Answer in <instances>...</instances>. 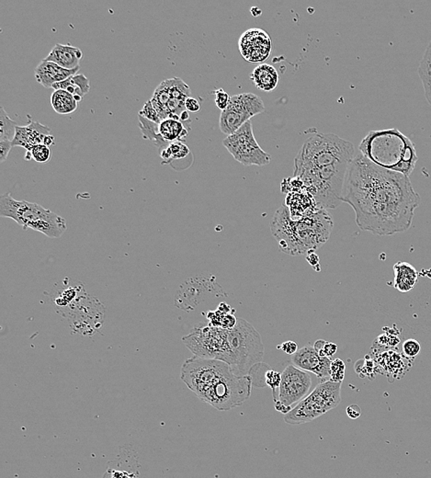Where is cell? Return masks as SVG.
Wrapping results in <instances>:
<instances>
[{
	"instance_id": "1",
	"label": "cell",
	"mask_w": 431,
	"mask_h": 478,
	"mask_svg": "<svg viewBox=\"0 0 431 478\" xmlns=\"http://www.w3.org/2000/svg\"><path fill=\"white\" fill-rule=\"evenodd\" d=\"M341 200L354 210L359 229L377 236L409 230L421 201L409 177L381 168L361 153L350 164Z\"/></svg>"
},
{
	"instance_id": "2",
	"label": "cell",
	"mask_w": 431,
	"mask_h": 478,
	"mask_svg": "<svg viewBox=\"0 0 431 478\" xmlns=\"http://www.w3.org/2000/svg\"><path fill=\"white\" fill-rule=\"evenodd\" d=\"M354 157V146L349 141L317 132L296 155L294 177L303 181L318 208L335 209L342 203L345 178Z\"/></svg>"
},
{
	"instance_id": "3",
	"label": "cell",
	"mask_w": 431,
	"mask_h": 478,
	"mask_svg": "<svg viewBox=\"0 0 431 478\" xmlns=\"http://www.w3.org/2000/svg\"><path fill=\"white\" fill-rule=\"evenodd\" d=\"M333 226V219L326 209L294 220L287 206H283L273 215L271 230L281 252L291 256L307 255L329 240Z\"/></svg>"
},
{
	"instance_id": "4",
	"label": "cell",
	"mask_w": 431,
	"mask_h": 478,
	"mask_svg": "<svg viewBox=\"0 0 431 478\" xmlns=\"http://www.w3.org/2000/svg\"><path fill=\"white\" fill-rule=\"evenodd\" d=\"M359 151L373 164L409 177L418 157L412 141L398 129L370 131L359 146Z\"/></svg>"
},
{
	"instance_id": "5",
	"label": "cell",
	"mask_w": 431,
	"mask_h": 478,
	"mask_svg": "<svg viewBox=\"0 0 431 478\" xmlns=\"http://www.w3.org/2000/svg\"><path fill=\"white\" fill-rule=\"evenodd\" d=\"M0 217L13 219L24 229H33L46 237L58 238L67 230L65 219L38 203L18 201L10 194L0 197Z\"/></svg>"
},
{
	"instance_id": "6",
	"label": "cell",
	"mask_w": 431,
	"mask_h": 478,
	"mask_svg": "<svg viewBox=\"0 0 431 478\" xmlns=\"http://www.w3.org/2000/svg\"><path fill=\"white\" fill-rule=\"evenodd\" d=\"M252 378L249 376H238L229 365L220 376L212 382L199 396V399L215 410L228 411L240 407L251 396Z\"/></svg>"
},
{
	"instance_id": "7",
	"label": "cell",
	"mask_w": 431,
	"mask_h": 478,
	"mask_svg": "<svg viewBox=\"0 0 431 478\" xmlns=\"http://www.w3.org/2000/svg\"><path fill=\"white\" fill-rule=\"evenodd\" d=\"M232 368L238 376H248L256 364L262 362L265 348L260 333L249 322L238 318L231 330H227Z\"/></svg>"
},
{
	"instance_id": "8",
	"label": "cell",
	"mask_w": 431,
	"mask_h": 478,
	"mask_svg": "<svg viewBox=\"0 0 431 478\" xmlns=\"http://www.w3.org/2000/svg\"><path fill=\"white\" fill-rule=\"evenodd\" d=\"M341 385L342 383L331 380L320 383L289 413L284 415V422L290 425L306 424L337 408L341 402Z\"/></svg>"
},
{
	"instance_id": "9",
	"label": "cell",
	"mask_w": 431,
	"mask_h": 478,
	"mask_svg": "<svg viewBox=\"0 0 431 478\" xmlns=\"http://www.w3.org/2000/svg\"><path fill=\"white\" fill-rule=\"evenodd\" d=\"M182 341L194 356L218 360L232 367L233 356L225 328L212 325L195 327L189 335L184 337Z\"/></svg>"
},
{
	"instance_id": "10",
	"label": "cell",
	"mask_w": 431,
	"mask_h": 478,
	"mask_svg": "<svg viewBox=\"0 0 431 478\" xmlns=\"http://www.w3.org/2000/svg\"><path fill=\"white\" fill-rule=\"evenodd\" d=\"M223 145L244 166H265L271 163V155L256 140L250 121L224 139Z\"/></svg>"
},
{
	"instance_id": "11",
	"label": "cell",
	"mask_w": 431,
	"mask_h": 478,
	"mask_svg": "<svg viewBox=\"0 0 431 478\" xmlns=\"http://www.w3.org/2000/svg\"><path fill=\"white\" fill-rule=\"evenodd\" d=\"M312 387V377L308 371L290 364L281 373V382L277 396H274L275 410L287 414L292 410V405L301 402L308 396Z\"/></svg>"
},
{
	"instance_id": "12",
	"label": "cell",
	"mask_w": 431,
	"mask_h": 478,
	"mask_svg": "<svg viewBox=\"0 0 431 478\" xmlns=\"http://www.w3.org/2000/svg\"><path fill=\"white\" fill-rule=\"evenodd\" d=\"M265 105L258 95L242 93L231 97L228 106L221 112L220 130L228 135L234 134L256 115L262 114Z\"/></svg>"
},
{
	"instance_id": "13",
	"label": "cell",
	"mask_w": 431,
	"mask_h": 478,
	"mask_svg": "<svg viewBox=\"0 0 431 478\" xmlns=\"http://www.w3.org/2000/svg\"><path fill=\"white\" fill-rule=\"evenodd\" d=\"M272 39L261 29H249L240 36L238 48L243 59L250 63H261L272 53Z\"/></svg>"
},
{
	"instance_id": "14",
	"label": "cell",
	"mask_w": 431,
	"mask_h": 478,
	"mask_svg": "<svg viewBox=\"0 0 431 478\" xmlns=\"http://www.w3.org/2000/svg\"><path fill=\"white\" fill-rule=\"evenodd\" d=\"M331 359L321 357L314 347L306 346L300 348L292 355V362L300 369L310 371L322 380L330 379Z\"/></svg>"
},
{
	"instance_id": "15",
	"label": "cell",
	"mask_w": 431,
	"mask_h": 478,
	"mask_svg": "<svg viewBox=\"0 0 431 478\" xmlns=\"http://www.w3.org/2000/svg\"><path fill=\"white\" fill-rule=\"evenodd\" d=\"M51 134V129L39 122L31 121L26 126H17L13 146H22L26 151L31 146L45 145L46 137Z\"/></svg>"
},
{
	"instance_id": "16",
	"label": "cell",
	"mask_w": 431,
	"mask_h": 478,
	"mask_svg": "<svg viewBox=\"0 0 431 478\" xmlns=\"http://www.w3.org/2000/svg\"><path fill=\"white\" fill-rule=\"evenodd\" d=\"M79 68L69 70V69L63 68L62 66L54 64L53 62L42 60L36 69V82L45 88H52L56 83L64 82L68 77L79 73Z\"/></svg>"
},
{
	"instance_id": "17",
	"label": "cell",
	"mask_w": 431,
	"mask_h": 478,
	"mask_svg": "<svg viewBox=\"0 0 431 478\" xmlns=\"http://www.w3.org/2000/svg\"><path fill=\"white\" fill-rule=\"evenodd\" d=\"M285 206L288 208L290 215L294 220L303 218L317 212L318 208L313 195L307 191L290 192L287 195Z\"/></svg>"
},
{
	"instance_id": "18",
	"label": "cell",
	"mask_w": 431,
	"mask_h": 478,
	"mask_svg": "<svg viewBox=\"0 0 431 478\" xmlns=\"http://www.w3.org/2000/svg\"><path fill=\"white\" fill-rule=\"evenodd\" d=\"M82 57V51L79 48L70 45L57 44L44 60L72 70L79 68V61Z\"/></svg>"
},
{
	"instance_id": "19",
	"label": "cell",
	"mask_w": 431,
	"mask_h": 478,
	"mask_svg": "<svg viewBox=\"0 0 431 478\" xmlns=\"http://www.w3.org/2000/svg\"><path fill=\"white\" fill-rule=\"evenodd\" d=\"M393 286L401 293L412 290L418 283V273L412 265L405 261H399L393 265Z\"/></svg>"
},
{
	"instance_id": "20",
	"label": "cell",
	"mask_w": 431,
	"mask_h": 478,
	"mask_svg": "<svg viewBox=\"0 0 431 478\" xmlns=\"http://www.w3.org/2000/svg\"><path fill=\"white\" fill-rule=\"evenodd\" d=\"M250 79L260 91L269 92L277 88L280 77L274 66L261 64L250 74Z\"/></svg>"
},
{
	"instance_id": "21",
	"label": "cell",
	"mask_w": 431,
	"mask_h": 478,
	"mask_svg": "<svg viewBox=\"0 0 431 478\" xmlns=\"http://www.w3.org/2000/svg\"><path fill=\"white\" fill-rule=\"evenodd\" d=\"M54 91L63 89L73 95L77 102H81L83 98L91 91L90 80L85 75L77 73L74 75L64 82L56 83L53 86Z\"/></svg>"
},
{
	"instance_id": "22",
	"label": "cell",
	"mask_w": 431,
	"mask_h": 478,
	"mask_svg": "<svg viewBox=\"0 0 431 478\" xmlns=\"http://www.w3.org/2000/svg\"><path fill=\"white\" fill-rule=\"evenodd\" d=\"M187 125H189V123H183L180 120L168 118L160 123V135L166 142L169 144L178 142V141L182 142L184 138L189 134Z\"/></svg>"
},
{
	"instance_id": "23",
	"label": "cell",
	"mask_w": 431,
	"mask_h": 478,
	"mask_svg": "<svg viewBox=\"0 0 431 478\" xmlns=\"http://www.w3.org/2000/svg\"><path fill=\"white\" fill-rule=\"evenodd\" d=\"M51 105L58 114H70L76 111L79 102L69 92L57 89L51 96Z\"/></svg>"
},
{
	"instance_id": "24",
	"label": "cell",
	"mask_w": 431,
	"mask_h": 478,
	"mask_svg": "<svg viewBox=\"0 0 431 478\" xmlns=\"http://www.w3.org/2000/svg\"><path fill=\"white\" fill-rule=\"evenodd\" d=\"M138 122H139V128L143 138L154 142L160 151L168 148L169 143L166 142L160 135L159 123L152 122L139 114H138Z\"/></svg>"
},
{
	"instance_id": "25",
	"label": "cell",
	"mask_w": 431,
	"mask_h": 478,
	"mask_svg": "<svg viewBox=\"0 0 431 478\" xmlns=\"http://www.w3.org/2000/svg\"><path fill=\"white\" fill-rule=\"evenodd\" d=\"M418 75L423 84L425 97L431 105V42L425 51L418 68Z\"/></svg>"
},
{
	"instance_id": "26",
	"label": "cell",
	"mask_w": 431,
	"mask_h": 478,
	"mask_svg": "<svg viewBox=\"0 0 431 478\" xmlns=\"http://www.w3.org/2000/svg\"><path fill=\"white\" fill-rule=\"evenodd\" d=\"M17 123L11 120L4 108H0V142L11 141L16 134Z\"/></svg>"
},
{
	"instance_id": "27",
	"label": "cell",
	"mask_w": 431,
	"mask_h": 478,
	"mask_svg": "<svg viewBox=\"0 0 431 478\" xmlns=\"http://www.w3.org/2000/svg\"><path fill=\"white\" fill-rule=\"evenodd\" d=\"M52 157V151L50 146L45 145H37L31 146L26 152L25 160H33L38 163H47Z\"/></svg>"
},
{
	"instance_id": "28",
	"label": "cell",
	"mask_w": 431,
	"mask_h": 478,
	"mask_svg": "<svg viewBox=\"0 0 431 478\" xmlns=\"http://www.w3.org/2000/svg\"><path fill=\"white\" fill-rule=\"evenodd\" d=\"M168 149L169 155H171L169 163H171V161L173 160H182V158H185L191 154V151H189L188 146H187L185 144L180 142V141L169 144Z\"/></svg>"
},
{
	"instance_id": "29",
	"label": "cell",
	"mask_w": 431,
	"mask_h": 478,
	"mask_svg": "<svg viewBox=\"0 0 431 478\" xmlns=\"http://www.w3.org/2000/svg\"><path fill=\"white\" fill-rule=\"evenodd\" d=\"M314 348L321 357L331 358L337 353L338 345L332 344V342L324 341V339H318V341H315Z\"/></svg>"
},
{
	"instance_id": "30",
	"label": "cell",
	"mask_w": 431,
	"mask_h": 478,
	"mask_svg": "<svg viewBox=\"0 0 431 478\" xmlns=\"http://www.w3.org/2000/svg\"><path fill=\"white\" fill-rule=\"evenodd\" d=\"M345 371H346V365L341 359H336L331 362V367H330V379L333 382L342 383L345 377Z\"/></svg>"
},
{
	"instance_id": "31",
	"label": "cell",
	"mask_w": 431,
	"mask_h": 478,
	"mask_svg": "<svg viewBox=\"0 0 431 478\" xmlns=\"http://www.w3.org/2000/svg\"><path fill=\"white\" fill-rule=\"evenodd\" d=\"M402 350H403V355L406 358L413 359L421 353V346L416 339H409L404 341L403 345H402Z\"/></svg>"
},
{
	"instance_id": "32",
	"label": "cell",
	"mask_w": 431,
	"mask_h": 478,
	"mask_svg": "<svg viewBox=\"0 0 431 478\" xmlns=\"http://www.w3.org/2000/svg\"><path fill=\"white\" fill-rule=\"evenodd\" d=\"M281 382V373L269 369L265 373V385L272 388L273 397L277 394Z\"/></svg>"
},
{
	"instance_id": "33",
	"label": "cell",
	"mask_w": 431,
	"mask_h": 478,
	"mask_svg": "<svg viewBox=\"0 0 431 478\" xmlns=\"http://www.w3.org/2000/svg\"><path fill=\"white\" fill-rule=\"evenodd\" d=\"M138 114L146 118V119L149 121H152V122L159 123V125L160 123L162 122L159 114H157V109H155L153 105H152L151 100H148V102H146V105H143V109H141Z\"/></svg>"
},
{
	"instance_id": "34",
	"label": "cell",
	"mask_w": 431,
	"mask_h": 478,
	"mask_svg": "<svg viewBox=\"0 0 431 478\" xmlns=\"http://www.w3.org/2000/svg\"><path fill=\"white\" fill-rule=\"evenodd\" d=\"M214 94V102L217 108H219L221 111H224L228 106L231 97L227 93L223 88H218L217 91L212 92Z\"/></svg>"
},
{
	"instance_id": "35",
	"label": "cell",
	"mask_w": 431,
	"mask_h": 478,
	"mask_svg": "<svg viewBox=\"0 0 431 478\" xmlns=\"http://www.w3.org/2000/svg\"><path fill=\"white\" fill-rule=\"evenodd\" d=\"M13 148V142L11 141H3L0 142V162H5L7 160L8 154Z\"/></svg>"
},
{
	"instance_id": "36",
	"label": "cell",
	"mask_w": 431,
	"mask_h": 478,
	"mask_svg": "<svg viewBox=\"0 0 431 478\" xmlns=\"http://www.w3.org/2000/svg\"><path fill=\"white\" fill-rule=\"evenodd\" d=\"M278 350H281L288 355H294L298 351V345L294 341H285L283 344L279 345Z\"/></svg>"
},
{
	"instance_id": "37",
	"label": "cell",
	"mask_w": 431,
	"mask_h": 478,
	"mask_svg": "<svg viewBox=\"0 0 431 478\" xmlns=\"http://www.w3.org/2000/svg\"><path fill=\"white\" fill-rule=\"evenodd\" d=\"M185 108L189 112H198L201 109V105L196 99L191 97L186 100Z\"/></svg>"
},
{
	"instance_id": "38",
	"label": "cell",
	"mask_w": 431,
	"mask_h": 478,
	"mask_svg": "<svg viewBox=\"0 0 431 478\" xmlns=\"http://www.w3.org/2000/svg\"><path fill=\"white\" fill-rule=\"evenodd\" d=\"M306 261L311 265L315 272H320V265H319V257L315 252L308 253L306 255Z\"/></svg>"
},
{
	"instance_id": "39",
	"label": "cell",
	"mask_w": 431,
	"mask_h": 478,
	"mask_svg": "<svg viewBox=\"0 0 431 478\" xmlns=\"http://www.w3.org/2000/svg\"><path fill=\"white\" fill-rule=\"evenodd\" d=\"M361 414V408L358 405H350L347 408V415L350 419H357Z\"/></svg>"
},
{
	"instance_id": "40",
	"label": "cell",
	"mask_w": 431,
	"mask_h": 478,
	"mask_svg": "<svg viewBox=\"0 0 431 478\" xmlns=\"http://www.w3.org/2000/svg\"><path fill=\"white\" fill-rule=\"evenodd\" d=\"M110 478H134L133 474L127 473L125 471L113 470V469H108L106 472Z\"/></svg>"
},
{
	"instance_id": "41",
	"label": "cell",
	"mask_w": 431,
	"mask_h": 478,
	"mask_svg": "<svg viewBox=\"0 0 431 478\" xmlns=\"http://www.w3.org/2000/svg\"><path fill=\"white\" fill-rule=\"evenodd\" d=\"M103 478H110V477H109V475L107 473H105L104 476H103Z\"/></svg>"
}]
</instances>
